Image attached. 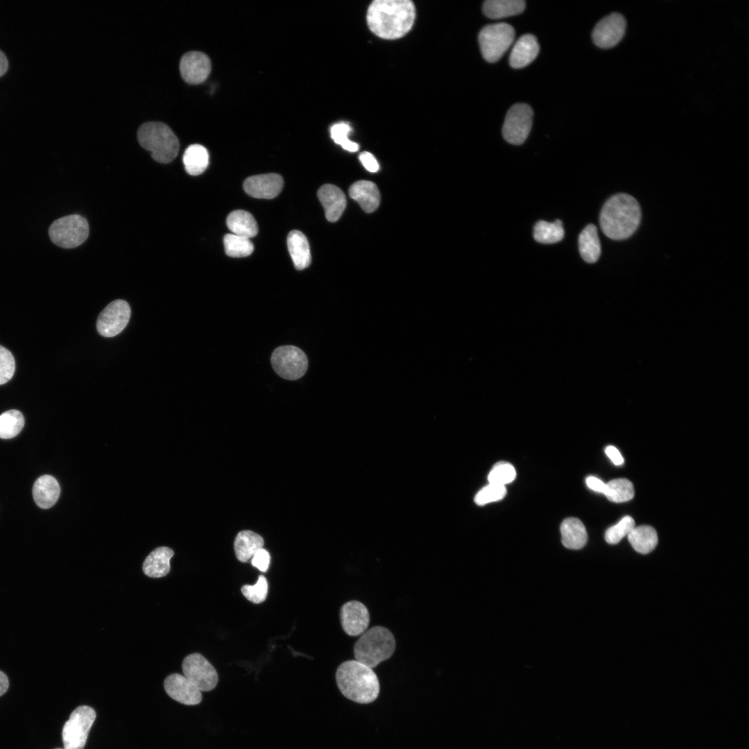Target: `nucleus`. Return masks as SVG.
Returning a JSON list of instances; mask_svg holds the SVG:
<instances>
[{"mask_svg": "<svg viewBox=\"0 0 749 749\" xmlns=\"http://www.w3.org/2000/svg\"><path fill=\"white\" fill-rule=\"evenodd\" d=\"M415 8L409 0H375L368 7L367 23L377 36L386 40L403 37L412 28Z\"/></svg>", "mask_w": 749, "mask_h": 749, "instance_id": "obj_1", "label": "nucleus"}, {"mask_svg": "<svg viewBox=\"0 0 749 749\" xmlns=\"http://www.w3.org/2000/svg\"><path fill=\"white\" fill-rule=\"evenodd\" d=\"M642 210L637 200L627 193L610 197L603 206L599 217L603 232L613 240L630 237L637 229Z\"/></svg>", "mask_w": 749, "mask_h": 749, "instance_id": "obj_2", "label": "nucleus"}, {"mask_svg": "<svg viewBox=\"0 0 749 749\" xmlns=\"http://www.w3.org/2000/svg\"><path fill=\"white\" fill-rule=\"evenodd\" d=\"M336 680L343 696L358 703H372L379 693V682L375 673L356 660L342 663L336 671Z\"/></svg>", "mask_w": 749, "mask_h": 749, "instance_id": "obj_3", "label": "nucleus"}, {"mask_svg": "<svg viewBox=\"0 0 749 749\" xmlns=\"http://www.w3.org/2000/svg\"><path fill=\"white\" fill-rule=\"evenodd\" d=\"M139 144L151 153L160 163L172 162L179 150V141L173 130L165 123L150 121L142 124L137 131Z\"/></svg>", "mask_w": 749, "mask_h": 749, "instance_id": "obj_4", "label": "nucleus"}, {"mask_svg": "<svg viewBox=\"0 0 749 749\" xmlns=\"http://www.w3.org/2000/svg\"><path fill=\"white\" fill-rule=\"evenodd\" d=\"M395 649L393 633L383 626H374L361 634L354 647L356 661L372 669L388 660Z\"/></svg>", "mask_w": 749, "mask_h": 749, "instance_id": "obj_5", "label": "nucleus"}, {"mask_svg": "<svg viewBox=\"0 0 749 749\" xmlns=\"http://www.w3.org/2000/svg\"><path fill=\"white\" fill-rule=\"evenodd\" d=\"M87 220L78 214H71L55 220L50 225L51 241L62 248H74L83 243L89 236Z\"/></svg>", "mask_w": 749, "mask_h": 749, "instance_id": "obj_6", "label": "nucleus"}, {"mask_svg": "<svg viewBox=\"0 0 749 749\" xmlns=\"http://www.w3.org/2000/svg\"><path fill=\"white\" fill-rule=\"evenodd\" d=\"M515 39V30L506 23L490 24L479 34V42L483 58L489 62L499 60Z\"/></svg>", "mask_w": 749, "mask_h": 749, "instance_id": "obj_7", "label": "nucleus"}, {"mask_svg": "<svg viewBox=\"0 0 749 749\" xmlns=\"http://www.w3.org/2000/svg\"><path fill=\"white\" fill-rule=\"evenodd\" d=\"M95 718L96 712L91 707L81 705L76 707L62 728L64 749H83Z\"/></svg>", "mask_w": 749, "mask_h": 749, "instance_id": "obj_8", "label": "nucleus"}, {"mask_svg": "<svg viewBox=\"0 0 749 749\" xmlns=\"http://www.w3.org/2000/svg\"><path fill=\"white\" fill-rule=\"evenodd\" d=\"M271 363L274 370L281 377L296 380L306 372L308 360L300 348L293 345H284L276 348L271 355Z\"/></svg>", "mask_w": 749, "mask_h": 749, "instance_id": "obj_9", "label": "nucleus"}, {"mask_svg": "<svg viewBox=\"0 0 749 749\" xmlns=\"http://www.w3.org/2000/svg\"><path fill=\"white\" fill-rule=\"evenodd\" d=\"M533 115V110L528 105H513L508 110L503 125L502 134L505 140L511 144H522L531 131Z\"/></svg>", "mask_w": 749, "mask_h": 749, "instance_id": "obj_10", "label": "nucleus"}, {"mask_svg": "<svg viewBox=\"0 0 749 749\" xmlns=\"http://www.w3.org/2000/svg\"><path fill=\"white\" fill-rule=\"evenodd\" d=\"M184 675L200 691H209L215 688L218 677L214 666L200 653H192L182 662Z\"/></svg>", "mask_w": 749, "mask_h": 749, "instance_id": "obj_11", "label": "nucleus"}, {"mask_svg": "<svg viewBox=\"0 0 749 749\" xmlns=\"http://www.w3.org/2000/svg\"><path fill=\"white\" fill-rule=\"evenodd\" d=\"M130 307L127 302L116 300L110 303L99 314L96 329L104 337H113L126 327L130 316Z\"/></svg>", "mask_w": 749, "mask_h": 749, "instance_id": "obj_12", "label": "nucleus"}, {"mask_svg": "<svg viewBox=\"0 0 749 749\" xmlns=\"http://www.w3.org/2000/svg\"><path fill=\"white\" fill-rule=\"evenodd\" d=\"M626 27L624 17L619 13L612 12L596 24L592 31V40L600 48H612L621 41Z\"/></svg>", "mask_w": 749, "mask_h": 749, "instance_id": "obj_13", "label": "nucleus"}, {"mask_svg": "<svg viewBox=\"0 0 749 749\" xmlns=\"http://www.w3.org/2000/svg\"><path fill=\"white\" fill-rule=\"evenodd\" d=\"M342 628L350 636L363 634L370 623L369 612L362 603L350 601L343 604L340 610Z\"/></svg>", "mask_w": 749, "mask_h": 749, "instance_id": "obj_14", "label": "nucleus"}, {"mask_svg": "<svg viewBox=\"0 0 749 749\" xmlns=\"http://www.w3.org/2000/svg\"><path fill=\"white\" fill-rule=\"evenodd\" d=\"M166 694L173 700L188 705H194L202 700L201 691L184 675L172 673L164 682Z\"/></svg>", "mask_w": 749, "mask_h": 749, "instance_id": "obj_15", "label": "nucleus"}, {"mask_svg": "<svg viewBox=\"0 0 749 749\" xmlns=\"http://www.w3.org/2000/svg\"><path fill=\"white\" fill-rule=\"evenodd\" d=\"M209 57L199 51H190L184 54L180 62V71L183 80L189 84L204 82L211 71Z\"/></svg>", "mask_w": 749, "mask_h": 749, "instance_id": "obj_16", "label": "nucleus"}, {"mask_svg": "<svg viewBox=\"0 0 749 749\" xmlns=\"http://www.w3.org/2000/svg\"><path fill=\"white\" fill-rule=\"evenodd\" d=\"M283 185L280 175L267 173L248 178L243 182V189L253 198L271 199L281 192Z\"/></svg>", "mask_w": 749, "mask_h": 749, "instance_id": "obj_17", "label": "nucleus"}, {"mask_svg": "<svg viewBox=\"0 0 749 749\" xmlns=\"http://www.w3.org/2000/svg\"><path fill=\"white\" fill-rule=\"evenodd\" d=\"M318 198L324 209L326 218L330 222L338 221L346 207L343 192L335 185L326 184L318 191Z\"/></svg>", "mask_w": 749, "mask_h": 749, "instance_id": "obj_18", "label": "nucleus"}, {"mask_svg": "<svg viewBox=\"0 0 749 749\" xmlns=\"http://www.w3.org/2000/svg\"><path fill=\"white\" fill-rule=\"evenodd\" d=\"M540 50L536 37L531 34L520 37L512 49L509 63L515 69L523 68L531 64L537 57Z\"/></svg>", "mask_w": 749, "mask_h": 749, "instance_id": "obj_19", "label": "nucleus"}, {"mask_svg": "<svg viewBox=\"0 0 749 749\" xmlns=\"http://www.w3.org/2000/svg\"><path fill=\"white\" fill-rule=\"evenodd\" d=\"M60 488L57 480L50 475L40 476L33 487V497L35 503L41 508L52 507L58 501Z\"/></svg>", "mask_w": 749, "mask_h": 749, "instance_id": "obj_20", "label": "nucleus"}, {"mask_svg": "<svg viewBox=\"0 0 749 749\" xmlns=\"http://www.w3.org/2000/svg\"><path fill=\"white\" fill-rule=\"evenodd\" d=\"M349 194L366 213L374 212L379 205L380 193L372 182L359 180L353 183L350 187Z\"/></svg>", "mask_w": 749, "mask_h": 749, "instance_id": "obj_21", "label": "nucleus"}, {"mask_svg": "<svg viewBox=\"0 0 749 749\" xmlns=\"http://www.w3.org/2000/svg\"><path fill=\"white\" fill-rule=\"evenodd\" d=\"M173 551L166 546H160L152 551L144 561L142 569L150 578H161L170 571V560Z\"/></svg>", "mask_w": 749, "mask_h": 749, "instance_id": "obj_22", "label": "nucleus"}, {"mask_svg": "<svg viewBox=\"0 0 749 749\" xmlns=\"http://www.w3.org/2000/svg\"><path fill=\"white\" fill-rule=\"evenodd\" d=\"M287 245L290 255L297 270L307 268L311 261V256L308 240L305 235L298 230L289 232Z\"/></svg>", "mask_w": 749, "mask_h": 749, "instance_id": "obj_23", "label": "nucleus"}, {"mask_svg": "<svg viewBox=\"0 0 749 749\" xmlns=\"http://www.w3.org/2000/svg\"><path fill=\"white\" fill-rule=\"evenodd\" d=\"M560 532L562 544L567 549H579L587 542V534L585 527L577 518L565 519L560 526Z\"/></svg>", "mask_w": 749, "mask_h": 749, "instance_id": "obj_24", "label": "nucleus"}, {"mask_svg": "<svg viewBox=\"0 0 749 749\" xmlns=\"http://www.w3.org/2000/svg\"><path fill=\"white\" fill-rule=\"evenodd\" d=\"M264 540L257 533L251 531H242L236 536L234 548L236 558L246 562L252 559L255 553L264 546Z\"/></svg>", "mask_w": 749, "mask_h": 749, "instance_id": "obj_25", "label": "nucleus"}, {"mask_svg": "<svg viewBox=\"0 0 749 749\" xmlns=\"http://www.w3.org/2000/svg\"><path fill=\"white\" fill-rule=\"evenodd\" d=\"M227 226L232 234L250 239L258 232V225L253 216L244 210H234L227 217Z\"/></svg>", "mask_w": 749, "mask_h": 749, "instance_id": "obj_26", "label": "nucleus"}, {"mask_svg": "<svg viewBox=\"0 0 749 749\" xmlns=\"http://www.w3.org/2000/svg\"><path fill=\"white\" fill-rule=\"evenodd\" d=\"M523 0H487L483 11L490 19H498L521 14L525 9Z\"/></svg>", "mask_w": 749, "mask_h": 749, "instance_id": "obj_27", "label": "nucleus"}, {"mask_svg": "<svg viewBox=\"0 0 749 749\" xmlns=\"http://www.w3.org/2000/svg\"><path fill=\"white\" fill-rule=\"evenodd\" d=\"M578 248L581 257L587 263H594L601 255V243L596 227L587 225L578 236Z\"/></svg>", "mask_w": 749, "mask_h": 749, "instance_id": "obj_28", "label": "nucleus"}, {"mask_svg": "<svg viewBox=\"0 0 749 749\" xmlns=\"http://www.w3.org/2000/svg\"><path fill=\"white\" fill-rule=\"evenodd\" d=\"M627 536L633 549L642 554L652 551L658 540L656 531L647 525L635 526Z\"/></svg>", "mask_w": 749, "mask_h": 749, "instance_id": "obj_29", "label": "nucleus"}, {"mask_svg": "<svg viewBox=\"0 0 749 749\" xmlns=\"http://www.w3.org/2000/svg\"><path fill=\"white\" fill-rule=\"evenodd\" d=\"M182 161L187 173L198 175L203 173L209 164V153L200 144H191L184 151Z\"/></svg>", "mask_w": 749, "mask_h": 749, "instance_id": "obj_30", "label": "nucleus"}, {"mask_svg": "<svg viewBox=\"0 0 749 749\" xmlns=\"http://www.w3.org/2000/svg\"><path fill=\"white\" fill-rule=\"evenodd\" d=\"M565 235L562 223L557 219L550 223L545 221H539L533 228V237L539 243L551 244L559 242Z\"/></svg>", "mask_w": 749, "mask_h": 749, "instance_id": "obj_31", "label": "nucleus"}, {"mask_svg": "<svg viewBox=\"0 0 749 749\" xmlns=\"http://www.w3.org/2000/svg\"><path fill=\"white\" fill-rule=\"evenodd\" d=\"M24 417L15 409L7 411L0 415V438L9 439L15 437L22 430Z\"/></svg>", "mask_w": 749, "mask_h": 749, "instance_id": "obj_32", "label": "nucleus"}, {"mask_svg": "<svg viewBox=\"0 0 749 749\" xmlns=\"http://www.w3.org/2000/svg\"><path fill=\"white\" fill-rule=\"evenodd\" d=\"M634 494L633 485L629 480L617 479L606 483V491L604 494L608 500L621 503L632 499Z\"/></svg>", "mask_w": 749, "mask_h": 749, "instance_id": "obj_33", "label": "nucleus"}, {"mask_svg": "<svg viewBox=\"0 0 749 749\" xmlns=\"http://www.w3.org/2000/svg\"><path fill=\"white\" fill-rule=\"evenodd\" d=\"M225 252L231 257H244L252 254L254 246L250 239L227 234L223 238Z\"/></svg>", "mask_w": 749, "mask_h": 749, "instance_id": "obj_34", "label": "nucleus"}, {"mask_svg": "<svg viewBox=\"0 0 749 749\" xmlns=\"http://www.w3.org/2000/svg\"><path fill=\"white\" fill-rule=\"evenodd\" d=\"M516 476L514 467L506 462L496 463L488 474L490 483L505 485L512 482Z\"/></svg>", "mask_w": 749, "mask_h": 749, "instance_id": "obj_35", "label": "nucleus"}, {"mask_svg": "<svg viewBox=\"0 0 749 749\" xmlns=\"http://www.w3.org/2000/svg\"><path fill=\"white\" fill-rule=\"evenodd\" d=\"M635 526L634 519L630 516H625L617 524L606 531L605 539L609 544H617L625 536H627Z\"/></svg>", "mask_w": 749, "mask_h": 749, "instance_id": "obj_36", "label": "nucleus"}, {"mask_svg": "<svg viewBox=\"0 0 749 749\" xmlns=\"http://www.w3.org/2000/svg\"><path fill=\"white\" fill-rule=\"evenodd\" d=\"M351 127L348 123H336L331 128V137L336 144L341 145L345 150L350 152H356L359 149V145L348 139Z\"/></svg>", "mask_w": 749, "mask_h": 749, "instance_id": "obj_37", "label": "nucleus"}, {"mask_svg": "<svg viewBox=\"0 0 749 749\" xmlns=\"http://www.w3.org/2000/svg\"><path fill=\"white\" fill-rule=\"evenodd\" d=\"M241 590L248 601L255 604L261 603L266 600L267 596V580L264 576L261 575L254 585H245L241 587Z\"/></svg>", "mask_w": 749, "mask_h": 749, "instance_id": "obj_38", "label": "nucleus"}, {"mask_svg": "<svg viewBox=\"0 0 749 749\" xmlns=\"http://www.w3.org/2000/svg\"><path fill=\"white\" fill-rule=\"evenodd\" d=\"M506 494L505 485L489 483L483 488L475 496L474 502L479 506L497 501L503 499Z\"/></svg>", "mask_w": 749, "mask_h": 749, "instance_id": "obj_39", "label": "nucleus"}, {"mask_svg": "<svg viewBox=\"0 0 749 749\" xmlns=\"http://www.w3.org/2000/svg\"><path fill=\"white\" fill-rule=\"evenodd\" d=\"M15 370V361L12 353L0 345V385L11 379Z\"/></svg>", "mask_w": 749, "mask_h": 749, "instance_id": "obj_40", "label": "nucleus"}, {"mask_svg": "<svg viewBox=\"0 0 749 749\" xmlns=\"http://www.w3.org/2000/svg\"><path fill=\"white\" fill-rule=\"evenodd\" d=\"M270 554L264 548L259 549L251 559L252 565L263 572L268 570L270 565Z\"/></svg>", "mask_w": 749, "mask_h": 749, "instance_id": "obj_41", "label": "nucleus"}, {"mask_svg": "<svg viewBox=\"0 0 749 749\" xmlns=\"http://www.w3.org/2000/svg\"><path fill=\"white\" fill-rule=\"evenodd\" d=\"M359 160L368 171L375 173L379 171V163L370 153L366 151L361 153L359 155Z\"/></svg>", "mask_w": 749, "mask_h": 749, "instance_id": "obj_42", "label": "nucleus"}, {"mask_svg": "<svg viewBox=\"0 0 749 749\" xmlns=\"http://www.w3.org/2000/svg\"><path fill=\"white\" fill-rule=\"evenodd\" d=\"M586 484L590 489H592L594 491L601 492V493H603V494L605 493L606 483H605L601 479H598V478H596L595 476H590L587 477V479H586Z\"/></svg>", "mask_w": 749, "mask_h": 749, "instance_id": "obj_43", "label": "nucleus"}, {"mask_svg": "<svg viewBox=\"0 0 749 749\" xmlns=\"http://www.w3.org/2000/svg\"><path fill=\"white\" fill-rule=\"evenodd\" d=\"M605 454L615 465H621L623 463V458L615 447L611 445L607 447Z\"/></svg>", "mask_w": 749, "mask_h": 749, "instance_id": "obj_44", "label": "nucleus"}, {"mask_svg": "<svg viewBox=\"0 0 749 749\" xmlns=\"http://www.w3.org/2000/svg\"><path fill=\"white\" fill-rule=\"evenodd\" d=\"M9 687V681L6 675L0 671V696L6 692Z\"/></svg>", "mask_w": 749, "mask_h": 749, "instance_id": "obj_45", "label": "nucleus"}, {"mask_svg": "<svg viewBox=\"0 0 749 749\" xmlns=\"http://www.w3.org/2000/svg\"><path fill=\"white\" fill-rule=\"evenodd\" d=\"M8 67V62L5 54L0 50V76L3 75Z\"/></svg>", "mask_w": 749, "mask_h": 749, "instance_id": "obj_46", "label": "nucleus"}, {"mask_svg": "<svg viewBox=\"0 0 749 749\" xmlns=\"http://www.w3.org/2000/svg\"><path fill=\"white\" fill-rule=\"evenodd\" d=\"M55 749H62V748H55Z\"/></svg>", "mask_w": 749, "mask_h": 749, "instance_id": "obj_47", "label": "nucleus"}]
</instances>
